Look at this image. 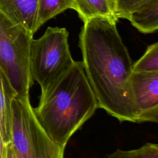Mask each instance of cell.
Returning <instances> with one entry per match:
<instances>
[{
  "instance_id": "cell-1",
  "label": "cell",
  "mask_w": 158,
  "mask_h": 158,
  "mask_svg": "<svg viewBox=\"0 0 158 158\" xmlns=\"http://www.w3.org/2000/svg\"><path fill=\"white\" fill-rule=\"evenodd\" d=\"M116 23L99 17L83 22L79 35L81 62L98 108L120 122L138 123L131 87L133 62Z\"/></svg>"
},
{
  "instance_id": "cell-2",
  "label": "cell",
  "mask_w": 158,
  "mask_h": 158,
  "mask_svg": "<svg viewBox=\"0 0 158 158\" xmlns=\"http://www.w3.org/2000/svg\"><path fill=\"white\" fill-rule=\"evenodd\" d=\"M98 108L81 61L70 69L41 93L35 115L56 144L65 148L71 136Z\"/></svg>"
},
{
  "instance_id": "cell-3",
  "label": "cell",
  "mask_w": 158,
  "mask_h": 158,
  "mask_svg": "<svg viewBox=\"0 0 158 158\" xmlns=\"http://www.w3.org/2000/svg\"><path fill=\"white\" fill-rule=\"evenodd\" d=\"M69 32L64 27H48L38 39H32L30 49V72L44 93L73 65Z\"/></svg>"
},
{
  "instance_id": "cell-4",
  "label": "cell",
  "mask_w": 158,
  "mask_h": 158,
  "mask_svg": "<svg viewBox=\"0 0 158 158\" xmlns=\"http://www.w3.org/2000/svg\"><path fill=\"white\" fill-rule=\"evenodd\" d=\"M33 36L0 10V67L17 95L24 98H30L33 84L30 72Z\"/></svg>"
},
{
  "instance_id": "cell-5",
  "label": "cell",
  "mask_w": 158,
  "mask_h": 158,
  "mask_svg": "<svg viewBox=\"0 0 158 158\" xmlns=\"http://www.w3.org/2000/svg\"><path fill=\"white\" fill-rule=\"evenodd\" d=\"M11 143L20 158H64L65 148L41 127L30 98L17 95L13 99Z\"/></svg>"
},
{
  "instance_id": "cell-6",
  "label": "cell",
  "mask_w": 158,
  "mask_h": 158,
  "mask_svg": "<svg viewBox=\"0 0 158 158\" xmlns=\"http://www.w3.org/2000/svg\"><path fill=\"white\" fill-rule=\"evenodd\" d=\"M138 123L158 121V72H135L131 77Z\"/></svg>"
},
{
  "instance_id": "cell-7",
  "label": "cell",
  "mask_w": 158,
  "mask_h": 158,
  "mask_svg": "<svg viewBox=\"0 0 158 158\" xmlns=\"http://www.w3.org/2000/svg\"><path fill=\"white\" fill-rule=\"evenodd\" d=\"M38 0H0V10L32 36L37 31Z\"/></svg>"
},
{
  "instance_id": "cell-8",
  "label": "cell",
  "mask_w": 158,
  "mask_h": 158,
  "mask_svg": "<svg viewBox=\"0 0 158 158\" xmlns=\"http://www.w3.org/2000/svg\"><path fill=\"white\" fill-rule=\"evenodd\" d=\"M17 95L6 74L0 67V133L5 144L12 140V101Z\"/></svg>"
},
{
  "instance_id": "cell-9",
  "label": "cell",
  "mask_w": 158,
  "mask_h": 158,
  "mask_svg": "<svg viewBox=\"0 0 158 158\" xmlns=\"http://www.w3.org/2000/svg\"><path fill=\"white\" fill-rule=\"evenodd\" d=\"M75 10L84 22L93 17H105L115 22L116 0H74Z\"/></svg>"
},
{
  "instance_id": "cell-10",
  "label": "cell",
  "mask_w": 158,
  "mask_h": 158,
  "mask_svg": "<svg viewBox=\"0 0 158 158\" xmlns=\"http://www.w3.org/2000/svg\"><path fill=\"white\" fill-rule=\"evenodd\" d=\"M131 25L143 33H152L158 29V0H152L128 18Z\"/></svg>"
},
{
  "instance_id": "cell-11",
  "label": "cell",
  "mask_w": 158,
  "mask_h": 158,
  "mask_svg": "<svg viewBox=\"0 0 158 158\" xmlns=\"http://www.w3.org/2000/svg\"><path fill=\"white\" fill-rule=\"evenodd\" d=\"M75 10L74 0H38L36 29L67 9Z\"/></svg>"
},
{
  "instance_id": "cell-12",
  "label": "cell",
  "mask_w": 158,
  "mask_h": 158,
  "mask_svg": "<svg viewBox=\"0 0 158 158\" xmlns=\"http://www.w3.org/2000/svg\"><path fill=\"white\" fill-rule=\"evenodd\" d=\"M133 72H158V43L148 46L144 54L135 63H133Z\"/></svg>"
},
{
  "instance_id": "cell-13",
  "label": "cell",
  "mask_w": 158,
  "mask_h": 158,
  "mask_svg": "<svg viewBox=\"0 0 158 158\" xmlns=\"http://www.w3.org/2000/svg\"><path fill=\"white\" fill-rule=\"evenodd\" d=\"M106 158H158V144L147 143L135 149L124 151L117 149Z\"/></svg>"
},
{
  "instance_id": "cell-14",
  "label": "cell",
  "mask_w": 158,
  "mask_h": 158,
  "mask_svg": "<svg viewBox=\"0 0 158 158\" xmlns=\"http://www.w3.org/2000/svg\"><path fill=\"white\" fill-rule=\"evenodd\" d=\"M152 0H116L115 14L119 19H128L135 11Z\"/></svg>"
},
{
  "instance_id": "cell-15",
  "label": "cell",
  "mask_w": 158,
  "mask_h": 158,
  "mask_svg": "<svg viewBox=\"0 0 158 158\" xmlns=\"http://www.w3.org/2000/svg\"><path fill=\"white\" fill-rule=\"evenodd\" d=\"M6 158H20L15 150L11 142L6 144Z\"/></svg>"
},
{
  "instance_id": "cell-16",
  "label": "cell",
  "mask_w": 158,
  "mask_h": 158,
  "mask_svg": "<svg viewBox=\"0 0 158 158\" xmlns=\"http://www.w3.org/2000/svg\"><path fill=\"white\" fill-rule=\"evenodd\" d=\"M6 144H4L0 133V158H6Z\"/></svg>"
}]
</instances>
